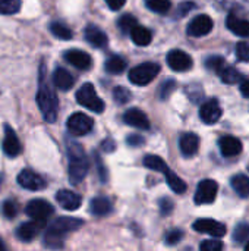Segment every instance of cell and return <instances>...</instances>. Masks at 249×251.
Here are the masks:
<instances>
[{"label": "cell", "mask_w": 249, "mask_h": 251, "mask_svg": "<svg viewBox=\"0 0 249 251\" xmlns=\"http://www.w3.org/2000/svg\"><path fill=\"white\" fill-rule=\"evenodd\" d=\"M126 65H128V63H126V60H125L123 57L114 54V56H112V57L107 59L104 68H106V71H107L110 75H119V74H122V72L126 69Z\"/></svg>", "instance_id": "28"}, {"label": "cell", "mask_w": 249, "mask_h": 251, "mask_svg": "<svg viewBox=\"0 0 249 251\" xmlns=\"http://www.w3.org/2000/svg\"><path fill=\"white\" fill-rule=\"evenodd\" d=\"M0 251H7V249H6V246H4V243H3L1 238H0Z\"/></svg>", "instance_id": "49"}, {"label": "cell", "mask_w": 249, "mask_h": 251, "mask_svg": "<svg viewBox=\"0 0 249 251\" xmlns=\"http://www.w3.org/2000/svg\"><path fill=\"white\" fill-rule=\"evenodd\" d=\"M192 228L197 232L207 234V235H211V237L219 238V240L226 235V226L217 221H213V219H198L197 222H194Z\"/></svg>", "instance_id": "12"}, {"label": "cell", "mask_w": 249, "mask_h": 251, "mask_svg": "<svg viewBox=\"0 0 249 251\" xmlns=\"http://www.w3.org/2000/svg\"><path fill=\"white\" fill-rule=\"evenodd\" d=\"M123 121H125L126 125L138 128V129H148L150 128V119L147 118V115L142 110L135 109V107L125 112Z\"/></svg>", "instance_id": "19"}, {"label": "cell", "mask_w": 249, "mask_h": 251, "mask_svg": "<svg viewBox=\"0 0 249 251\" xmlns=\"http://www.w3.org/2000/svg\"><path fill=\"white\" fill-rule=\"evenodd\" d=\"M233 238L235 241L241 243V241H245L249 238V225L247 224H242V225H238L235 232H233Z\"/></svg>", "instance_id": "40"}, {"label": "cell", "mask_w": 249, "mask_h": 251, "mask_svg": "<svg viewBox=\"0 0 249 251\" xmlns=\"http://www.w3.org/2000/svg\"><path fill=\"white\" fill-rule=\"evenodd\" d=\"M76 101H78L81 106L87 107L88 110H91V112H94V113H103V110H104V107H106L104 101L97 96L94 85L90 84V82L84 84V85L76 91Z\"/></svg>", "instance_id": "5"}, {"label": "cell", "mask_w": 249, "mask_h": 251, "mask_svg": "<svg viewBox=\"0 0 249 251\" xmlns=\"http://www.w3.org/2000/svg\"><path fill=\"white\" fill-rule=\"evenodd\" d=\"M112 201L107 199V197H95L91 200V204H90V212L94 215V216H98V218H103V216H107L110 212H112Z\"/></svg>", "instance_id": "25"}, {"label": "cell", "mask_w": 249, "mask_h": 251, "mask_svg": "<svg viewBox=\"0 0 249 251\" xmlns=\"http://www.w3.org/2000/svg\"><path fill=\"white\" fill-rule=\"evenodd\" d=\"M84 225L82 219H76V218H57L51 222V225L48 226L51 231L66 237L69 232L78 231L81 226Z\"/></svg>", "instance_id": "14"}, {"label": "cell", "mask_w": 249, "mask_h": 251, "mask_svg": "<svg viewBox=\"0 0 249 251\" xmlns=\"http://www.w3.org/2000/svg\"><path fill=\"white\" fill-rule=\"evenodd\" d=\"M248 171H249V165H248Z\"/></svg>", "instance_id": "51"}, {"label": "cell", "mask_w": 249, "mask_h": 251, "mask_svg": "<svg viewBox=\"0 0 249 251\" xmlns=\"http://www.w3.org/2000/svg\"><path fill=\"white\" fill-rule=\"evenodd\" d=\"M179 147H181V151L185 157H192L198 149H200V138L197 134L194 132H186L181 137L179 140Z\"/></svg>", "instance_id": "21"}, {"label": "cell", "mask_w": 249, "mask_h": 251, "mask_svg": "<svg viewBox=\"0 0 249 251\" xmlns=\"http://www.w3.org/2000/svg\"><path fill=\"white\" fill-rule=\"evenodd\" d=\"M3 151L6 156L9 157H16L21 151H22V146L21 141L16 135V132L6 125L4 126V138H3Z\"/></svg>", "instance_id": "15"}, {"label": "cell", "mask_w": 249, "mask_h": 251, "mask_svg": "<svg viewBox=\"0 0 249 251\" xmlns=\"http://www.w3.org/2000/svg\"><path fill=\"white\" fill-rule=\"evenodd\" d=\"M1 213L6 216V219H13L18 215V204L13 200H6L1 206Z\"/></svg>", "instance_id": "37"}, {"label": "cell", "mask_w": 249, "mask_h": 251, "mask_svg": "<svg viewBox=\"0 0 249 251\" xmlns=\"http://www.w3.org/2000/svg\"><path fill=\"white\" fill-rule=\"evenodd\" d=\"M217 191H219V185L216 181L203 179L197 187L194 201L197 204H211L217 197Z\"/></svg>", "instance_id": "8"}, {"label": "cell", "mask_w": 249, "mask_h": 251, "mask_svg": "<svg viewBox=\"0 0 249 251\" xmlns=\"http://www.w3.org/2000/svg\"><path fill=\"white\" fill-rule=\"evenodd\" d=\"M219 146H220L222 154L226 156V157L238 156L242 151V143L236 137H230V135L222 137L220 141H219Z\"/></svg>", "instance_id": "23"}, {"label": "cell", "mask_w": 249, "mask_h": 251, "mask_svg": "<svg viewBox=\"0 0 249 251\" xmlns=\"http://www.w3.org/2000/svg\"><path fill=\"white\" fill-rule=\"evenodd\" d=\"M230 185L232 188L236 191V194L239 197H244L247 199L249 197V178L245 175H235L232 179H230Z\"/></svg>", "instance_id": "27"}, {"label": "cell", "mask_w": 249, "mask_h": 251, "mask_svg": "<svg viewBox=\"0 0 249 251\" xmlns=\"http://www.w3.org/2000/svg\"><path fill=\"white\" fill-rule=\"evenodd\" d=\"M213 29V19L208 15L195 16L186 26V32L191 37H204Z\"/></svg>", "instance_id": "10"}, {"label": "cell", "mask_w": 249, "mask_h": 251, "mask_svg": "<svg viewBox=\"0 0 249 251\" xmlns=\"http://www.w3.org/2000/svg\"><path fill=\"white\" fill-rule=\"evenodd\" d=\"M65 59L72 65L75 66L76 69L79 71H87L91 68L92 65V59L88 53L82 51V50H76V49H72V50H68L65 53Z\"/></svg>", "instance_id": "17"}, {"label": "cell", "mask_w": 249, "mask_h": 251, "mask_svg": "<svg viewBox=\"0 0 249 251\" xmlns=\"http://www.w3.org/2000/svg\"><path fill=\"white\" fill-rule=\"evenodd\" d=\"M144 166H147L151 171H156V172L163 174L164 178H166V181H167V184H169V187L175 193L182 194V193L186 191V184L183 182V179L179 178L175 172H172V169L167 166V163L161 157H158L156 154H147L144 157Z\"/></svg>", "instance_id": "3"}, {"label": "cell", "mask_w": 249, "mask_h": 251, "mask_svg": "<svg viewBox=\"0 0 249 251\" xmlns=\"http://www.w3.org/2000/svg\"><path fill=\"white\" fill-rule=\"evenodd\" d=\"M94 157H95V163H97V168H98L100 178H101L103 182H106V179H107V172H106V169H104V165L101 163V160H100V157H98L97 154H95Z\"/></svg>", "instance_id": "45"}, {"label": "cell", "mask_w": 249, "mask_h": 251, "mask_svg": "<svg viewBox=\"0 0 249 251\" xmlns=\"http://www.w3.org/2000/svg\"><path fill=\"white\" fill-rule=\"evenodd\" d=\"M37 104L43 113V118L53 124L57 119V110H59V101L57 96L48 81L45 65H40V74H38V91H37Z\"/></svg>", "instance_id": "1"}, {"label": "cell", "mask_w": 249, "mask_h": 251, "mask_svg": "<svg viewBox=\"0 0 249 251\" xmlns=\"http://www.w3.org/2000/svg\"><path fill=\"white\" fill-rule=\"evenodd\" d=\"M56 200H57V203L65 210H70V212L78 210L81 207V204H82V199L76 193L69 191V190H60V191H57Z\"/></svg>", "instance_id": "20"}, {"label": "cell", "mask_w": 249, "mask_h": 251, "mask_svg": "<svg viewBox=\"0 0 249 251\" xmlns=\"http://www.w3.org/2000/svg\"><path fill=\"white\" fill-rule=\"evenodd\" d=\"M106 3L112 10H120L125 6L126 0H106Z\"/></svg>", "instance_id": "46"}, {"label": "cell", "mask_w": 249, "mask_h": 251, "mask_svg": "<svg viewBox=\"0 0 249 251\" xmlns=\"http://www.w3.org/2000/svg\"><path fill=\"white\" fill-rule=\"evenodd\" d=\"M18 184L29 191H40L45 187V181L41 175L31 169H23L18 175Z\"/></svg>", "instance_id": "11"}, {"label": "cell", "mask_w": 249, "mask_h": 251, "mask_svg": "<svg viewBox=\"0 0 249 251\" xmlns=\"http://www.w3.org/2000/svg\"><path fill=\"white\" fill-rule=\"evenodd\" d=\"M223 243L222 240L216 238V240H205L201 243L200 251H223Z\"/></svg>", "instance_id": "38"}, {"label": "cell", "mask_w": 249, "mask_h": 251, "mask_svg": "<svg viewBox=\"0 0 249 251\" xmlns=\"http://www.w3.org/2000/svg\"><path fill=\"white\" fill-rule=\"evenodd\" d=\"M66 126H68V131L72 134V135H76V137H81V135H87L88 132L92 131L94 128V121L87 116L85 113H73L72 116H69L68 122H66Z\"/></svg>", "instance_id": "7"}, {"label": "cell", "mask_w": 249, "mask_h": 251, "mask_svg": "<svg viewBox=\"0 0 249 251\" xmlns=\"http://www.w3.org/2000/svg\"><path fill=\"white\" fill-rule=\"evenodd\" d=\"M113 99H114L116 103L125 104V103H128V101L132 99V94H131V91H129L128 88H125V87H116V88L113 90Z\"/></svg>", "instance_id": "36"}, {"label": "cell", "mask_w": 249, "mask_h": 251, "mask_svg": "<svg viewBox=\"0 0 249 251\" xmlns=\"http://www.w3.org/2000/svg\"><path fill=\"white\" fill-rule=\"evenodd\" d=\"M226 26L239 37H249V21L242 19L235 13H229L226 19Z\"/></svg>", "instance_id": "22"}, {"label": "cell", "mask_w": 249, "mask_h": 251, "mask_svg": "<svg viewBox=\"0 0 249 251\" xmlns=\"http://www.w3.org/2000/svg\"><path fill=\"white\" fill-rule=\"evenodd\" d=\"M217 75L220 76V79L225 84H238V82L242 81V74L238 69H235L233 66H229V65H226Z\"/></svg>", "instance_id": "29"}, {"label": "cell", "mask_w": 249, "mask_h": 251, "mask_svg": "<svg viewBox=\"0 0 249 251\" xmlns=\"http://www.w3.org/2000/svg\"><path fill=\"white\" fill-rule=\"evenodd\" d=\"M167 65L176 72H186L192 68V57L182 50H172L167 54Z\"/></svg>", "instance_id": "13"}, {"label": "cell", "mask_w": 249, "mask_h": 251, "mask_svg": "<svg viewBox=\"0 0 249 251\" xmlns=\"http://www.w3.org/2000/svg\"><path fill=\"white\" fill-rule=\"evenodd\" d=\"M160 209H161L163 215H169L173 209V203L169 199H161L160 200Z\"/></svg>", "instance_id": "44"}, {"label": "cell", "mask_w": 249, "mask_h": 251, "mask_svg": "<svg viewBox=\"0 0 249 251\" xmlns=\"http://www.w3.org/2000/svg\"><path fill=\"white\" fill-rule=\"evenodd\" d=\"M45 226V224L43 222H37V221H29V222H25L22 224L18 229H16V237L21 240V241H25V243H29L32 241L40 232L41 229Z\"/></svg>", "instance_id": "18"}, {"label": "cell", "mask_w": 249, "mask_h": 251, "mask_svg": "<svg viewBox=\"0 0 249 251\" xmlns=\"http://www.w3.org/2000/svg\"><path fill=\"white\" fill-rule=\"evenodd\" d=\"M195 7V4L192 3V1H183V3H181L179 6H178V10H176V18H182V16H185V15H188L192 9Z\"/></svg>", "instance_id": "42"}, {"label": "cell", "mask_w": 249, "mask_h": 251, "mask_svg": "<svg viewBox=\"0 0 249 251\" xmlns=\"http://www.w3.org/2000/svg\"><path fill=\"white\" fill-rule=\"evenodd\" d=\"M222 115H223V110L220 107V103L216 99H210L204 101L200 107V118L207 125H214L216 122H219Z\"/></svg>", "instance_id": "9"}, {"label": "cell", "mask_w": 249, "mask_h": 251, "mask_svg": "<svg viewBox=\"0 0 249 251\" xmlns=\"http://www.w3.org/2000/svg\"><path fill=\"white\" fill-rule=\"evenodd\" d=\"M68 154H69V169H68L69 181L73 185H78L81 184V181H84V178L88 174V168H90L88 159L85 156L82 146L78 143H69Z\"/></svg>", "instance_id": "2"}, {"label": "cell", "mask_w": 249, "mask_h": 251, "mask_svg": "<svg viewBox=\"0 0 249 251\" xmlns=\"http://www.w3.org/2000/svg\"><path fill=\"white\" fill-rule=\"evenodd\" d=\"M160 72V65L154 63V62H145L141 63L135 68H132L128 74L129 81L135 85H148L151 81H154V78L158 75Z\"/></svg>", "instance_id": "4"}, {"label": "cell", "mask_w": 249, "mask_h": 251, "mask_svg": "<svg viewBox=\"0 0 249 251\" xmlns=\"http://www.w3.org/2000/svg\"><path fill=\"white\" fill-rule=\"evenodd\" d=\"M236 57L241 62H249V43L248 41H241L236 46Z\"/></svg>", "instance_id": "39"}, {"label": "cell", "mask_w": 249, "mask_h": 251, "mask_svg": "<svg viewBox=\"0 0 249 251\" xmlns=\"http://www.w3.org/2000/svg\"><path fill=\"white\" fill-rule=\"evenodd\" d=\"M245 251H249V243L247 244V247H245Z\"/></svg>", "instance_id": "50"}, {"label": "cell", "mask_w": 249, "mask_h": 251, "mask_svg": "<svg viewBox=\"0 0 249 251\" xmlns=\"http://www.w3.org/2000/svg\"><path fill=\"white\" fill-rule=\"evenodd\" d=\"M44 246L51 249V250H59L63 247V243H65V237L51 231L50 228H47L45 234H44V240H43Z\"/></svg>", "instance_id": "30"}, {"label": "cell", "mask_w": 249, "mask_h": 251, "mask_svg": "<svg viewBox=\"0 0 249 251\" xmlns=\"http://www.w3.org/2000/svg\"><path fill=\"white\" fill-rule=\"evenodd\" d=\"M84 37H85L87 43H90L95 49H103L109 43V38H107L106 32L101 28H98L97 25H92V24L85 26Z\"/></svg>", "instance_id": "16"}, {"label": "cell", "mask_w": 249, "mask_h": 251, "mask_svg": "<svg viewBox=\"0 0 249 251\" xmlns=\"http://www.w3.org/2000/svg\"><path fill=\"white\" fill-rule=\"evenodd\" d=\"M126 143L129 146H132V147H138V146H141L144 143V138L139 137V135H131V137H128Z\"/></svg>", "instance_id": "47"}, {"label": "cell", "mask_w": 249, "mask_h": 251, "mask_svg": "<svg viewBox=\"0 0 249 251\" xmlns=\"http://www.w3.org/2000/svg\"><path fill=\"white\" fill-rule=\"evenodd\" d=\"M25 213L32 219V221H37V222H43V224H47L48 218L54 213V209L53 206L43 200V199H37V200H31L26 207H25Z\"/></svg>", "instance_id": "6"}, {"label": "cell", "mask_w": 249, "mask_h": 251, "mask_svg": "<svg viewBox=\"0 0 249 251\" xmlns=\"http://www.w3.org/2000/svg\"><path fill=\"white\" fill-rule=\"evenodd\" d=\"M21 9V0H0V13L13 15Z\"/></svg>", "instance_id": "34"}, {"label": "cell", "mask_w": 249, "mask_h": 251, "mask_svg": "<svg viewBox=\"0 0 249 251\" xmlns=\"http://www.w3.org/2000/svg\"><path fill=\"white\" fill-rule=\"evenodd\" d=\"M50 31H51V34H53L56 38H59V40H70V38L73 37L72 29H70L66 24L59 22V21H56V22H53V24L50 25Z\"/></svg>", "instance_id": "31"}, {"label": "cell", "mask_w": 249, "mask_h": 251, "mask_svg": "<svg viewBox=\"0 0 249 251\" xmlns=\"http://www.w3.org/2000/svg\"><path fill=\"white\" fill-rule=\"evenodd\" d=\"M129 35H131V38H132V41L136 44V46H148L150 43H151V40H153V32L148 29V28H145V26H142V25H136L131 32H129Z\"/></svg>", "instance_id": "26"}, {"label": "cell", "mask_w": 249, "mask_h": 251, "mask_svg": "<svg viewBox=\"0 0 249 251\" xmlns=\"http://www.w3.org/2000/svg\"><path fill=\"white\" fill-rule=\"evenodd\" d=\"M53 82L54 85L62 90V91H68L73 87L75 79L72 76V74L69 71H66L65 68H57L53 74Z\"/></svg>", "instance_id": "24"}, {"label": "cell", "mask_w": 249, "mask_h": 251, "mask_svg": "<svg viewBox=\"0 0 249 251\" xmlns=\"http://www.w3.org/2000/svg\"><path fill=\"white\" fill-rule=\"evenodd\" d=\"M145 6L154 13L166 15L172 7V1L170 0H145Z\"/></svg>", "instance_id": "32"}, {"label": "cell", "mask_w": 249, "mask_h": 251, "mask_svg": "<svg viewBox=\"0 0 249 251\" xmlns=\"http://www.w3.org/2000/svg\"><path fill=\"white\" fill-rule=\"evenodd\" d=\"M241 93H242L244 97L249 99V79L248 81H244V82L241 84Z\"/></svg>", "instance_id": "48"}, {"label": "cell", "mask_w": 249, "mask_h": 251, "mask_svg": "<svg viewBox=\"0 0 249 251\" xmlns=\"http://www.w3.org/2000/svg\"><path fill=\"white\" fill-rule=\"evenodd\" d=\"M182 237H183V232H182V231L173 229V231H170V232L166 235V243H167L169 246H175V244H178V243L182 240Z\"/></svg>", "instance_id": "43"}, {"label": "cell", "mask_w": 249, "mask_h": 251, "mask_svg": "<svg viewBox=\"0 0 249 251\" xmlns=\"http://www.w3.org/2000/svg\"><path fill=\"white\" fill-rule=\"evenodd\" d=\"M176 88V82L173 81V79H167L166 82H163V85L160 87V97L163 99V100H166L170 94H172V91Z\"/></svg>", "instance_id": "41"}, {"label": "cell", "mask_w": 249, "mask_h": 251, "mask_svg": "<svg viewBox=\"0 0 249 251\" xmlns=\"http://www.w3.org/2000/svg\"><path fill=\"white\" fill-rule=\"evenodd\" d=\"M138 21H136V18L135 16H132V15H123L122 18H119V21H117V26H119V29L123 32V34H129L138 24H136Z\"/></svg>", "instance_id": "33"}, {"label": "cell", "mask_w": 249, "mask_h": 251, "mask_svg": "<svg viewBox=\"0 0 249 251\" xmlns=\"http://www.w3.org/2000/svg\"><path fill=\"white\" fill-rule=\"evenodd\" d=\"M226 65H227V63H226L225 59L220 57V56H211V57H208V59L205 60L207 69H210V71H213V72H216V74H219Z\"/></svg>", "instance_id": "35"}]
</instances>
